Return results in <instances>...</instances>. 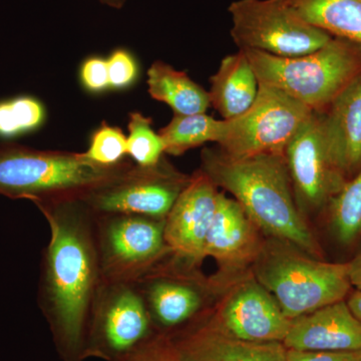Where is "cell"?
I'll use <instances>...</instances> for the list:
<instances>
[{
    "label": "cell",
    "mask_w": 361,
    "mask_h": 361,
    "mask_svg": "<svg viewBox=\"0 0 361 361\" xmlns=\"http://www.w3.org/2000/svg\"><path fill=\"white\" fill-rule=\"evenodd\" d=\"M51 229L39 284V306L63 361H85L90 308L102 283L94 215L82 200L37 206Z\"/></svg>",
    "instance_id": "6da1fadb"
},
{
    "label": "cell",
    "mask_w": 361,
    "mask_h": 361,
    "mask_svg": "<svg viewBox=\"0 0 361 361\" xmlns=\"http://www.w3.org/2000/svg\"><path fill=\"white\" fill-rule=\"evenodd\" d=\"M202 172L234 196L260 231L323 259L322 246L299 211L284 155L233 157L219 148L201 154Z\"/></svg>",
    "instance_id": "7a4b0ae2"
},
{
    "label": "cell",
    "mask_w": 361,
    "mask_h": 361,
    "mask_svg": "<svg viewBox=\"0 0 361 361\" xmlns=\"http://www.w3.org/2000/svg\"><path fill=\"white\" fill-rule=\"evenodd\" d=\"M130 160L113 167L90 161L84 153L49 151L16 142L0 144V195L35 204L82 200L118 174Z\"/></svg>",
    "instance_id": "3957f363"
},
{
    "label": "cell",
    "mask_w": 361,
    "mask_h": 361,
    "mask_svg": "<svg viewBox=\"0 0 361 361\" xmlns=\"http://www.w3.org/2000/svg\"><path fill=\"white\" fill-rule=\"evenodd\" d=\"M254 272L290 320L344 300L353 290L348 263L326 262L274 238L263 243Z\"/></svg>",
    "instance_id": "277c9868"
},
{
    "label": "cell",
    "mask_w": 361,
    "mask_h": 361,
    "mask_svg": "<svg viewBox=\"0 0 361 361\" xmlns=\"http://www.w3.org/2000/svg\"><path fill=\"white\" fill-rule=\"evenodd\" d=\"M241 51L250 61L259 84L281 90L314 113H324L361 73L360 45L339 37L296 58H278L253 49Z\"/></svg>",
    "instance_id": "5b68a950"
},
{
    "label": "cell",
    "mask_w": 361,
    "mask_h": 361,
    "mask_svg": "<svg viewBox=\"0 0 361 361\" xmlns=\"http://www.w3.org/2000/svg\"><path fill=\"white\" fill-rule=\"evenodd\" d=\"M104 281L137 283L172 256L165 219L130 214H94Z\"/></svg>",
    "instance_id": "8992f818"
},
{
    "label": "cell",
    "mask_w": 361,
    "mask_h": 361,
    "mask_svg": "<svg viewBox=\"0 0 361 361\" xmlns=\"http://www.w3.org/2000/svg\"><path fill=\"white\" fill-rule=\"evenodd\" d=\"M239 49L296 58L322 49L334 37L302 18L282 0H236L228 7Z\"/></svg>",
    "instance_id": "52a82bcc"
},
{
    "label": "cell",
    "mask_w": 361,
    "mask_h": 361,
    "mask_svg": "<svg viewBox=\"0 0 361 361\" xmlns=\"http://www.w3.org/2000/svg\"><path fill=\"white\" fill-rule=\"evenodd\" d=\"M156 332L137 284L102 280L87 322L85 360L116 361Z\"/></svg>",
    "instance_id": "ba28073f"
},
{
    "label": "cell",
    "mask_w": 361,
    "mask_h": 361,
    "mask_svg": "<svg viewBox=\"0 0 361 361\" xmlns=\"http://www.w3.org/2000/svg\"><path fill=\"white\" fill-rule=\"evenodd\" d=\"M314 111L281 90L259 84L250 108L223 120L218 148L233 157L284 155L285 149Z\"/></svg>",
    "instance_id": "9c48e42d"
},
{
    "label": "cell",
    "mask_w": 361,
    "mask_h": 361,
    "mask_svg": "<svg viewBox=\"0 0 361 361\" xmlns=\"http://www.w3.org/2000/svg\"><path fill=\"white\" fill-rule=\"evenodd\" d=\"M191 180L165 157L157 165L142 167L133 161L113 178L85 195L82 201L94 214H130L166 219Z\"/></svg>",
    "instance_id": "30bf717a"
},
{
    "label": "cell",
    "mask_w": 361,
    "mask_h": 361,
    "mask_svg": "<svg viewBox=\"0 0 361 361\" xmlns=\"http://www.w3.org/2000/svg\"><path fill=\"white\" fill-rule=\"evenodd\" d=\"M299 211L318 212L329 205L348 179L330 153L322 113H313L284 152Z\"/></svg>",
    "instance_id": "8fae6325"
},
{
    "label": "cell",
    "mask_w": 361,
    "mask_h": 361,
    "mask_svg": "<svg viewBox=\"0 0 361 361\" xmlns=\"http://www.w3.org/2000/svg\"><path fill=\"white\" fill-rule=\"evenodd\" d=\"M188 268L171 256L137 282L157 332L175 334L204 314V286Z\"/></svg>",
    "instance_id": "7c38bea8"
},
{
    "label": "cell",
    "mask_w": 361,
    "mask_h": 361,
    "mask_svg": "<svg viewBox=\"0 0 361 361\" xmlns=\"http://www.w3.org/2000/svg\"><path fill=\"white\" fill-rule=\"evenodd\" d=\"M220 192L218 187L201 170L179 195L165 219L166 243L172 257L180 264L195 268L204 258L207 235Z\"/></svg>",
    "instance_id": "4fadbf2b"
},
{
    "label": "cell",
    "mask_w": 361,
    "mask_h": 361,
    "mask_svg": "<svg viewBox=\"0 0 361 361\" xmlns=\"http://www.w3.org/2000/svg\"><path fill=\"white\" fill-rule=\"evenodd\" d=\"M211 316L228 334L252 342H283L291 324L276 299L254 278L237 285Z\"/></svg>",
    "instance_id": "5bb4252c"
},
{
    "label": "cell",
    "mask_w": 361,
    "mask_h": 361,
    "mask_svg": "<svg viewBox=\"0 0 361 361\" xmlns=\"http://www.w3.org/2000/svg\"><path fill=\"white\" fill-rule=\"evenodd\" d=\"M170 336L185 361H287L282 342L242 341L206 313Z\"/></svg>",
    "instance_id": "9a60e30c"
},
{
    "label": "cell",
    "mask_w": 361,
    "mask_h": 361,
    "mask_svg": "<svg viewBox=\"0 0 361 361\" xmlns=\"http://www.w3.org/2000/svg\"><path fill=\"white\" fill-rule=\"evenodd\" d=\"M259 231L238 202L220 192L204 257L215 259L223 272L244 269L255 263L262 249L264 242Z\"/></svg>",
    "instance_id": "2e32d148"
},
{
    "label": "cell",
    "mask_w": 361,
    "mask_h": 361,
    "mask_svg": "<svg viewBox=\"0 0 361 361\" xmlns=\"http://www.w3.org/2000/svg\"><path fill=\"white\" fill-rule=\"evenodd\" d=\"M282 343L303 351H361V322L345 299L291 320Z\"/></svg>",
    "instance_id": "e0dca14e"
},
{
    "label": "cell",
    "mask_w": 361,
    "mask_h": 361,
    "mask_svg": "<svg viewBox=\"0 0 361 361\" xmlns=\"http://www.w3.org/2000/svg\"><path fill=\"white\" fill-rule=\"evenodd\" d=\"M330 153L350 179L361 169V73L322 113Z\"/></svg>",
    "instance_id": "ac0fdd59"
},
{
    "label": "cell",
    "mask_w": 361,
    "mask_h": 361,
    "mask_svg": "<svg viewBox=\"0 0 361 361\" xmlns=\"http://www.w3.org/2000/svg\"><path fill=\"white\" fill-rule=\"evenodd\" d=\"M210 82L211 106L222 120H231L245 113L257 97L258 78L241 49L222 59Z\"/></svg>",
    "instance_id": "d6986e66"
},
{
    "label": "cell",
    "mask_w": 361,
    "mask_h": 361,
    "mask_svg": "<svg viewBox=\"0 0 361 361\" xmlns=\"http://www.w3.org/2000/svg\"><path fill=\"white\" fill-rule=\"evenodd\" d=\"M149 96L156 101L168 104L175 115L205 114L211 106L209 92L196 84L185 71L155 61L148 70Z\"/></svg>",
    "instance_id": "ffe728a7"
},
{
    "label": "cell",
    "mask_w": 361,
    "mask_h": 361,
    "mask_svg": "<svg viewBox=\"0 0 361 361\" xmlns=\"http://www.w3.org/2000/svg\"><path fill=\"white\" fill-rule=\"evenodd\" d=\"M310 25L361 47V0H282Z\"/></svg>",
    "instance_id": "44dd1931"
},
{
    "label": "cell",
    "mask_w": 361,
    "mask_h": 361,
    "mask_svg": "<svg viewBox=\"0 0 361 361\" xmlns=\"http://www.w3.org/2000/svg\"><path fill=\"white\" fill-rule=\"evenodd\" d=\"M223 120H216L205 114L175 115L166 127L159 130L165 145V154L180 156L189 149L207 142H219Z\"/></svg>",
    "instance_id": "7402d4cb"
},
{
    "label": "cell",
    "mask_w": 361,
    "mask_h": 361,
    "mask_svg": "<svg viewBox=\"0 0 361 361\" xmlns=\"http://www.w3.org/2000/svg\"><path fill=\"white\" fill-rule=\"evenodd\" d=\"M325 209L336 241L343 246L357 243L361 239V169Z\"/></svg>",
    "instance_id": "603a6c76"
},
{
    "label": "cell",
    "mask_w": 361,
    "mask_h": 361,
    "mask_svg": "<svg viewBox=\"0 0 361 361\" xmlns=\"http://www.w3.org/2000/svg\"><path fill=\"white\" fill-rule=\"evenodd\" d=\"M151 118L134 111L129 115V137H127V155L135 165L149 167L164 158L165 145L160 135L152 127Z\"/></svg>",
    "instance_id": "cb8c5ba5"
},
{
    "label": "cell",
    "mask_w": 361,
    "mask_h": 361,
    "mask_svg": "<svg viewBox=\"0 0 361 361\" xmlns=\"http://www.w3.org/2000/svg\"><path fill=\"white\" fill-rule=\"evenodd\" d=\"M44 106L32 97H18L0 103V135L13 137L37 129L44 123Z\"/></svg>",
    "instance_id": "d4e9b609"
},
{
    "label": "cell",
    "mask_w": 361,
    "mask_h": 361,
    "mask_svg": "<svg viewBox=\"0 0 361 361\" xmlns=\"http://www.w3.org/2000/svg\"><path fill=\"white\" fill-rule=\"evenodd\" d=\"M85 156L104 167H113L125 161L127 155V137L120 128L113 127L106 122L92 134L90 148Z\"/></svg>",
    "instance_id": "484cf974"
},
{
    "label": "cell",
    "mask_w": 361,
    "mask_h": 361,
    "mask_svg": "<svg viewBox=\"0 0 361 361\" xmlns=\"http://www.w3.org/2000/svg\"><path fill=\"white\" fill-rule=\"evenodd\" d=\"M116 361H185L169 334L156 332L148 341Z\"/></svg>",
    "instance_id": "4316f807"
},
{
    "label": "cell",
    "mask_w": 361,
    "mask_h": 361,
    "mask_svg": "<svg viewBox=\"0 0 361 361\" xmlns=\"http://www.w3.org/2000/svg\"><path fill=\"white\" fill-rule=\"evenodd\" d=\"M108 61L110 85L114 89H125L137 80L139 68L134 56L126 49L111 52Z\"/></svg>",
    "instance_id": "83f0119b"
},
{
    "label": "cell",
    "mask_w": 361,
    "mask_h": 361,
    "mask_svg": "<svg viewBox=\"0 0 361 361\" xmlns=\"http://www.w3.org/2000/svg\"><path fill=\"white\" fill-rule=\"evenodd\" d=\"M80 80L90 92H103L110 87L108 61L99 56L87 59L80 68Z\"/></svg>",
    "instance_id": "f1b7e54d"
},
{
    "label": "cell",
    "mask_w": 361,
    "mask_h": 361,
    "mask_svg": "<svg viewBox=\"0 0 361 361\" xmlns=\"http://www.w3.org/2000/svg\"><path fill=\"white\" fill-rule=\"evenodd\" d=\"M287 361H361V351H303L287 349Z\"/></svg>",
    "instance_id": "f546056e"
},
{
    "label": "cell",
    "mask_w": 361,
    "mask_h": 361,
    "mask_svg": "<svg viewBox=\"0 0 361 361\" xmlns=\"http://www.w3.org/2000/svg\"><path fill=\"white\" fill-rule=\"evenodd\" d=\"M348 266L351 286L355 290L361 291V250L356 254L353 260L348 262Z\"/></svg>",
    "instance_id": "4dcf8cb0"
},
{
    "label": "cell",
    "mask_w": 361,
    "mask_h": 361,
    "mask_svg": "<svg viewBox=\"0 0 361 361\" xmlns=\"http://www.w3.org/2000/svg\"><path fill=\"white\" fill-rule=\"evenodd\" d=\"M345 300L353 314L361 322V291L353 289Z\"/></svg>",
    "instance_id": "1f68e13d"
},
{
    "label": "cell",
    "mask_w": 361,
    "mask_h": 361,
    "mask_svg": "<svg viewBox=\"0 0 361 361\" xmlns=\"http://www.w3.org/2000/svg\"><path fill=\"white\" fill-rule=\"evenodd\" d=\"M99 1L106 4V6L113 7V8L120 9L125 6L127 0H99Z\"/></svg>",
    "instance_id": "d6a6232c"
}]
</instances>
